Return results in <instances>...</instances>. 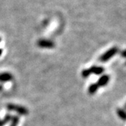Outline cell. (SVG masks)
Segmentation results:
<instances>
[{
    "label": "cell",
    "instance_id": "cell-2",
    "mask_svg": "<svg viewBox=\"0 0 126 126\" xmlns=\"http://www.w3.org/2000/svg\"><path fill=\"white\" fill-rule=\"evenodd\" d=\"M117 47H113L109 49L107 52H105L103 55H102V56L100 57L99 60L102 62V63H106L109 60L112 58L114 55H116L118 53Z\"/></svg>",
    "mask_w": 126,
    "mask_h": 126
},
{
    "label": "cell",
    "instance_id": "cell-14",
    "mask_svg": "<svg viewBox=\"0 0 126 126\" xmlns=\"http://www.w3.org/2000/svg\"><path fill=\"white\" fill-rule=\"evenodd\" d=\"M0 41H1V38H0Z\"/></svg>",
    "mask_w": 126,
    "mask_h": 126
},
{
    "label": "cell",
    "instance_id": "cell-7",
    "mask_svg": "<svg viewBox=\"0 0 126 126\" xmlns=\"http://www.w3.org/2000/svg\"><path fill=\"white\" fill-rule=\"evenodd\" d=\"M11 118H12V116L11 114H6L2 120L0 119V126H5L6 123H8L9 121H11Z\"/></svg>",
    "mask_w": 126,
    "mask_h": 126
},
{
    "label": "cell",
    "instance_id": "cell-5",
    "mask_svg": "<svg viewBox=\"0 0 126 126\" xmlns=\"http://www.w3.org/2000/svg\"><path fill=\"white\" fill-rule=\"evenodd\" d=\"M13 79V76L9 72H4L0 74V82H7Z\"/></svg>",
    "mask_w": 126,
    "mask_h": 126
},
{
    "label": "cell",
    "instance_id": "cell-6",
    "mask_svg": "<svg viewBox=\"0 0 126 126\" xmlns=\"http://www.w3.org/2000/svg\"><path fill=\"white\" fill-rule=\"evenodd\" d=\"M110 77H109L108 75H103L99 78V81H97V85L99 86V87H103L105 86L107 83H108L109 81Z\"/></svg>",
    "mask_w": 126,
    "mask_h": 126
},
{
    "label": "cell",
    "instance_id": "cell-1",
    "mask_svg": "<svg viewBox=\"0 0 126 126\" xmlns=\"http://www.w3.org/2000/svg\"><path fill=\"white\" fill-rule=\"evenodd\" d=\"M6 108L9 111H15L16 112L23 115V116H25L29 113V111L26 107H24L23 106H20V105H17V104H9L6 106Z\"/></svg>",
    "mask_w": 126,
    "mask_h": 126
},
{
    "label": "cell",
    "instance_id": "cell-13",
    "mask_svg": "<svg viewBox=\"0 0 126 126\" xmlns=\"http://www.w3.org/2000/svg\"><path fill=\"white\" fill-rule=\"evenodd\" d=\"M2 52H3V50H2V49H1V48H0V55L2 54Z\"/></svg>",
    "mask_w": 126,
    "mask_h": 126
},
{
    "label": "cell",
    "instance_id": "cell-9",
    "mask_svg": "<svg viewBox=\"0 0 126 126\" xmlns=\"http://www.w3.org/2000/svg\"><path fill=\"white\" fill-rule=\"evenodd\" d=\"M117 113L120 118H121L123 121L126 120V113L124 111V110H123L122 109H118Z\"/></svg>",
    "mask_w": 126,
    "mask_h": 126
},
{
    "label": "cell",
    "instance_id": "cell-3",
    "mask_svg": "<svg viewBox=\"0 0 126 126\" xmlns=\"http://www.w3.org/2000/svg\"><path fill=\"white\" fill-rule=\"evenodd\" d=\"M38 46L43 48H53L55 47L54 43L50 40L46 39H40L37 42Z\"/></svg>",
    "mask_w": 126,
    "mask_h": 126
},
{
    "label": "cell",
    "instance_id": "cell-4",
    "mask_svg": "<svg viewBox=\"0 0 126 126\" xmlns=\"http://www.w3.org/2000/svg\"><path fill=\"white\" fill-rule=\"evenodd\" d=\"M88 69L90 71V74H94L95 75H100L104 72V69L102 67H99V66H92Z\"/></svg>",
    "mask_w": 126,
    "mask_h": 126
},
{
    "label": "cell",
    "instance_id": "cell-11",
    "mask_svg": "<svg viewBox=\"0 0 126 126\" xmlns=\"http://www.w3.org/2000/svg\"><path fill=\"white\" fill-rule=\"evenodd\" d=\"M81 74H82V77H84V78H87V77H88L90 75V71H89V69H83V70L82 71Z\"/></svg>",
    "mask_w": 126,
    "mask_h": 126
},
{
    "label": "cell",
    "instance_id": "cell-12",
    "mask_svg": "<svg viewBox=\"0 0 126 126\" xmlns=\"http://www.w3.org/2000/svg\"><path fill=\"white\" fill-rule=\"evenodd\" d=\"M122 56H123V58L126 57V50H123V52H122Z\"/></svg>",
    "mask_w": 126,
    "mask_h": 126
},
{
    "label": "cell",
    "instance_id": "cell-8",
    "mask_svg": "<svg viewBox=\"0 0 126 126\" xmlns=\"http://www.w3.org/2000/svg\"><path fill=\"white\" fill-rule=\"evenodd\" d=\"M99 88V86L97 85V83H93V84H91V85L89 86L88 92H89V93H90V94H93L97 91Z\"/></svg>",
    "mask_w": 126,
    "mask_h": 126
},
{
    "label": "cell",
    "instance_id": "cell-10",
    "mask_svg": "<svg viewBox=\"0 0 126 126\" xmlns=\"http://www.w3.org/2000/svg\"><path fill=\"white\" fill-rule=\"evenodd\" d=\"M18 123H19V117L18 116H12L11 118V123L10 126H18Z\"/></svg>",
    "mask_w": 126,
    "mask_h": 126
}]
</instances>
